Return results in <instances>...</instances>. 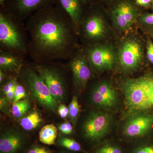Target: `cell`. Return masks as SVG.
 Listing matches in <instances>:
<instances>
[{
  "mask_svg": "<svg viewBox=\"0 0 153 153\" xmlns=\"http://www.w3.org/2000/svg\"><path fill=\"white\" fill-rule=\"evenodd\" d=\"M27 20L29 56L34 63L67 61L80 46L74 23L55 4L39 9Z\"/></svg>",
  "mask_w": 153,
  "mask_h": 153,
  "instance_id": "1",
  "label": "cell"
},
{
  "mask_svg": "<svg viewBox=\"0 0 153 153\" xmlns=\"http://www.w3.org/2000/svg\"><path fill=\"white\" fill-rule=\"evenodd\" d=\"M29 37L23 22L4 7L0 10V50L29 55Z\"/></svg>",
  "mask_w": 153,
  "mask_h": 153,
  "instance_id": "2",
  "label": "cell"
},
{
  "mask_svg": "<svg viewBox=\"0 0 153 153\" xmlns=\"http://www.w3.org/2000/svg\"><path fill=\"white\" fill-rule=\"evenodd\" d=\"M128 115L153 111V73L139 78L127 79L120 84Z\"/></svg>",
  "mask_w": 153,
  "mask_h": 153,
  "instance_id": "3",
  "label": "cell"
},
{
  "mask_svg": "<svg viewBox=\"0 0 153 153\" xmlns=\"http://www.w3.org/2000/svg\"><path fill=\"white\" fill-rule=\"evenodd\" d=\"M128 34L120 41L116 50V65L121 72L130 74L142 66L145 46L137 36Z\"/></svg>",
  "mask_w": 153,
  "mask_h": 153,
  "instance_id": "4",
  "label": "cell"
},
{
  "mask_svg": "<svg viewBox=\"0 0 153 153\" xmlns=\"http://www.w3.org/2000/svg\"><path fill=\"white\" fill-rule=\"evenodd\" d=\"M63 61L32 64L48 86L52 97L58 104L65 99L68 85Z\"/></svg>",
  "mask_w": 153,
  "mask_h": 153,
  "instance_id": "5",
  "label": "cell"
},
{
  "mask_svg": "<svg viewBox=\"0 0 153 153\" xmlns=\"http://www.w3.org/2000/svg\"><path fill=\"white\" fill-rule=\"evenodd\" d=\"M77 33L84 46L102 42L108 35V28L104 17L94 8L86 9L79 23Z\"/></svg>",
  "mask_w": 153,
  "mask_h": 153,
  "instance_id": "6",
  "label": "cell"
},
{
  "mask_svg": "<svg viewBox=\"0 0 153 153\" xmlns=\"http://www.w3.org/2000/svg\"><path fill=\"white\" fill-rule=\"evenodd\" d=\"M19 74L24 85L29 88L39 104L52 111L57 110L58 103L52 97L48 86L33 65L30 66L25 63Z\"/></svg>",
  "mask_w": 153,
  "mask_h": 153,
  "instance_id": "7",
  "label": "cell"
},
{
  "mask_svg": "<svg viewBox=\"0 0 153 153\" xmlns=\"http://www.w3.org/2000/svg\"><path fill=\"white\" fill-rule=\"evenodd\" d=\"M122 136L128 141L135 143L153 138V111L128 115L124 124Z\"/></svg>",
  "mask_w": 153,
  "mask_h": 153,
  "instance_id": "8",
  "label": "cell"
},
{
  "mask_svg": "<svg viewBox=\"0 0 153 153\" xmlns=\"http://www.w3.org/2000/svg\"><path fill=\"white\" fill-rule=\"evenodd\" d=\"M112 123L109 114L100 111H92L82 124L83 136L90 142L100 143L109 133Z\"/></svg>",
  "mask_w": 153,
  "mask_h": 153,
  "instance_id": "9",
  "label": "cell"
},
{
  "mask_svg": "<svg viewBox=\"0 0 153 153\" xmlns=\"http://www.w3.org/2000/svg\"><path fill=\"white\" fill-rule=\"evenodd\" d=\"M67 61L66 64L71 72L73 85L77 90L85 89L93 77L94 71L84 46L80 45Z\"/></svg>",
  "mask_w": 153,
  "mask_h": 153,
  "instance_id": "10",
  "label": "cell"
},
{
  "mask_svg": "<svg viewBox=\"0 0 153 153\" xmlns=\"http://www.w3.org/2000/svg\"><path fill=\"white\" fill-rule=\"evenodd\" d=\"M115 30L120 34H128L137 22L139 12L131 0H118L110 11Z\"/></svg>",
  "mask_w": 153,
  "mask_h": 153,
  "instance_id": "11",
  "label": "cell"
},
{
  "mask_svg": "<svg viewBox=\"0 0 153 153\" xmlns=\"http://www.w3.org/2000/svg\"><path fill=\"white\" fill-rule=\"evenodd\" d=\"M84 47L94 71L98 72L109 71L116 65V50L111 44L102 41Z\"/></svg>",
  "mask_w": 153,
  "mask_h": 153,
  "instance_id": "12",
  "label": "cell"
},
{
  "mask_svg": "<svg viewBox=\"0 0 153 153\" xmlns=\"http://www.w3.org/2000/svg\"><path fill=\"white\" fill-rule=\"evenodd\" d=\"M53 4L54 0H7L1 6L23 22L39 9Z\"/></svg>",
  "mask_w": 153,
  "mask_h": 153,
  "instance_id": "13",
  "label": "cell"
},
{
  "mask_svg": "<svg viewBox=\"0 0 153 153\" xmlns=\"http://www.w3.org/2000/svg\"><path fill=\"white\" fill-rule=\"evenodd\" d=\"M91 100L97 108L110 110L117 104V93L110 82L104 80L100 81L92 88Z\"/></svg>",
  "mask_w": 153,
  "mask_h": 153,
  "instance_id": "14",
  "label": "cell"
},
{
  "mask_svg": "<svg viewBox=\"0 0 153 153\" xmlns=\"http://www.w3.org/2000/svg\"><path fill=\"white\" fill-rule=\"evenodd\" d=\"M26 57L14 52L0 50V69L8 75H19L26 63Z\"/></svg>",
  "mask_w": 153,
  "mask_h": 153,
  "instance_id": "15",
  "label": "cell"
},
{
  "mask_svg": "<svg viewBox=\"0 0 153 153\" xmlns=\"http://www.w3.org/2000/svg\"><path fill=\"white\" fill-rule=\"evenodd\" d=\"M55 4L64 11L74 23L76 30L85 13V0H54Z\"/></svg>",
  "mask_w": 153,
  "mask_h": 153,
  "instance_id": "16",
  "label": "cell"
},
{
  "mask_svg": "<svg viewBox=\"0 0 153 153\" xmlns=\"http://www.w3.org/2000/svg\"><path fill=\"white\" fill-rule=\"evenodd\" d=\"M24 142V137L19 132L13 130L5 132L0 138V153H16Z\"/></svg>",
  "mask_w": 153,
  "mask_h": 153,
  "instance_id": "17",
  "label": "cell"
},
{
  "mask_svg": "<svg viewBox=\"0 0 153 153\" xmlns=\"http://www.w3.org/2000/svg\"><path fill=\"white\" fill-rule=\"evenodd\" d=\"M43 121L41 113L38 111L34 110L21 118L20 124L25 131H30L38 127Z\"/></svg>",
  "mask_w": 153,
  "mask_h": 153,
  "instance_id": "18",
  "label": "cell"
},
{
  "mask_svg": "<svg viewBox=\"0 0 153 153\" xmlns=\"http://www.w3.org/2000/svg\"><path fill=\"white\" fill-rule=\"evenodd\" d=\"M57 131L58 128L54 125L44 126L39 132V140L45 145H54L57 139Z\"/></svg>",
  "mask_w": 153,
  "mask_h": 153,
  "instance_id": "19",
  "label": "cell"
},
{
  "mask_svg": "<svg viewBox=\"0 0 153 153\" xmlns=\"http://www.w3.org/2000/svg\"><path fill=\"white\" fill-rule=\"evenodd\" d=\"M94 153H126L122 147L117 143L110 140H104L94 149Z\"/></svg>",
  "mask_w": 153,
  "mask_h": 153,
  "instance_id": "20",
  "label": "cell"
},
{
  "mask_svg": "<svg viewBox=\"0 0 153 153\" xmlns=\"http://www.w3.org/2000/svg\"><path fill=\"white\" fill-rule=\"evenodd\" d=\"M30 101L27 99H23L13 103L11 113L15 118L21 119L26 114L30 108Z\"/></svg>",
  "mask_w": 153,
  "mask_h": 153,
  "instance_id": "21",
  "label": "cell"
},
{
  "mask_svg": "<svg viewBox=\"0 0 153 153\" xmlns=\"http://www.w3.org/2000/svg\"><path fill=\"white\" fill-rule=\"evenodd\" d=\"M129 153H153V138L135 143Z\"/></svg>",
  "mask_w": 153,
  "mask_h": 153,
  "instance_id": "22",
  "label": "cell"
},
{
  "mask_svg": "<svg viewBox=\"0 0 153 153\" xmlns=\"http://www.w3.org/2000/svg\"><path fill=\"white\" fill-rule=\"evenodd\" d=\"M56 143L58 146L72 152H80L82 151L80 144L73 139L67 137H60L58 138Z\"/></svg>",
  "mask_w": 153,
  "mask_h": 153,
  "instance_id": "23",
  "label": "cell"
},
{
  "mask_svg": "<svg viewBox=\"0 0 153 153\" xmlns=\"http://www.w3.org/2000/svg\"><path fill=\"white\" fill-rule=\"evenodd\" d=\"M69 109V116L70 122L73 125L75 126L79 117L80 108L78 99L76 96H73L71 102L68 106Z\"/></svg>",
  "mask_w": 153,
  "mask_h": 153,
  "instance_id": "24",
  "label": "cell"
},
{
  "mask_svg": "<svg viewBox=\"0 0 153 153\" xmlns=\"http://www.w3.org/2000/svg\"><path fill=\"white\" fill-rule=\"evenodd\" d=\"M26 95H27L26 91L24 85L19 82L18 79V77L16 76L15 80V90H14L15 96H14L13 103L24 99L26 97Z\"/></svg>",
  "mask_w": 153,
  "mask_h": 153,
  "instance_id": "25",
  "label": "cell"
},
{
  "mask_svg": "<svg viewBox=\"0 0 153 153\" xmlns=\"http://www.w3.org/2000/svg\"><path fill=\"white\" fill-rule=\"evenodd\" d=\"M71 122L66 121L57 126L58 130L63 134L70 135L73 132V128Z\"/></svg>",
  "mask_w": 153,
  "mask_h": 153,
  "instance_id": "26",
  "label": "cell"
},
{
  "mask_svg": "<svg viewBox=\"0 0 153 153\" xmlns=\"http://www.w3.org/2000/svg\"><path fill=\"white\" fill-rule=\"evenodd\" d=\"M138 22L145 26L153 25V13H147L140 15Z\"/></svg>",
  "mask_w": 153,
  "mask_h": 153,
  "instance_id": "27",
  "label": "cell"
},
{
  "mask_svg": "<svg viewBox=\"0 0 153 153\" xmlns=\"http://www.w3.org/2000/svg\"><path fill=\"white\" fill-rule=\"evenodd\" d=\"M146 51L148 61L153 66V41L149 36L147 38Z\"/></svg>",
  "mask_w": 153,
  "mask_h": 153,
  "instance_id": "28",
  "label": "cell"
},
{
  "mask_svg": "<svg viewBox=\"0 0 153 153\" xmlns=\"http://www.w3.org/2000/svg\"><path fill=\"white\" fill-rule=\"evenodd\" d=\"M8 100L6 97L1 96L0 98V109L1 111L5 114H10L11 110L9 106Z\"/></svg>",
  "mask_w": 153,
  "mask_h": 153,
  "instance_id": "29",
  "label": "cell"
},
{
  "mask_svg": "<svg viewBox=\"0 0 153 153\" xmlns=\"http://www.w3.org/2000/svg\"><path fill=\"white\" fill-rule=\"evenodd\" d=\"M58 114L62 118L65 119L69 116L68 108L64 104H60L57 108Z\"/></svg>",
  "mask_w": 153,
  "mask_h": 153,
  "instance_id": "30",
  "label": "cell"
},
{
  "mask_svg": "<svg viewBox=\"0 0 153 153\" xmlns=\"http://www.w3.org/2000/svg\"><path fill=\"white\" fill-rule=\"evenodd\" d=\"M27 153H52L47 148L41 146L35 145L29 149Z\"/></svg>",
  "mask_w": 153,
  "mask_h": 153,
  "instance_id": "31",
  "label": "cell"
},
{
  "mask_svg": "<svg viewBox=\"0 0 153 153\" xmlns=\"http://www.w3.org/2000/svg\"><path fill=\"white\" fill-rule=\"evenodd\" d=\"M153 1V0H135L137 5L146 8L152 7Z\"/></svg>",
  "mask_w": 153,
  "mask_h": 153,
  "instance_id": "32",
  "label": "cell"
},
{
  "mask_svg": "<svg viewBox=\"0 0 153 153\" xmlns=\"http://www.w3.org/2000/svg\"><path fill=\"white\" fill-rule=\"evenodd\" d=\"M9 75L5 71L0 69V83L3 85L7 80Z\"/></svg>",
  "mask_w": 153,
  "mask_h": 153,
  "instance_id": "33",
  "label": "cell"
},
{
  "mask_svg": "<svg viewBox=\"0 0 153 153\" xmlns=\"http://www.w3.org/2000/svg\"><path fill=\"white\" fill-rule=\"evenodd\" d=\"M145 27H146V30L147 33L149 35V37H150L153 41V25L145 26Z\"/></svg>",
  "mask_w": 153,
  "mask_h": 153,
  "instance_id": "34",
  "label": "cell"
},
{
  "mask_svg": "<svg viewBox=\"0 0 153 153\" xmlns=\"http://www.w3.org/2000/svg\"><path fill=\"white\" fill-rule=\"evenodd\" d=\"M7 1V0H0V5H1V6L3 5Z\"/></svg>",
  "mask_w": 153,
  "mask_h": 153,
  "instance_id": "35",
  "label": "cell"
},
{
  "mask_svg": "<svg viewBox=\"0 0 153 153\" xmlns=\"http://www.w3.org/2000/svg\"><path fill=\"white\" fill-rule=\"evenodd\" d=\"M85 1H86V2L88 3H91V2H94V1H97V0H85Z\"/></svg>",
  "mask_w": 153,
  "mask_h": 153,
  "instance_id": "36",
  "label": "cell"
},
{
  "mask_svg": "<svg viewBox=\"0 0 153 153\" xmlns=\"http://www.w3.org/2000/svg\"><path fill=\"white\" fill-rule=\"evenodd\" d=\"M60 153H70L68 152H61Z\"/></svg>",
  "mask_w": 153,
  "mask_h": 153,
  "instance_id": "37",
  "label": "cell"
},
{
  "mask_svg": "<svg viewBox=\"0 0 153 153\" xmlns=\"http://www.w3.org/2000/svg\"><path fill=\"white\" fill-rule=\"evenodd\" d=\"M152 7H153V4H152Z\"/></svg>",
  "mask_w": 153,
  "mask_h": 153,
  "instance_id": "38",
  "label": "cell"
}]
</instances>
